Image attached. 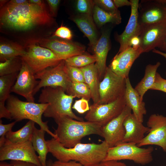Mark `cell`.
Segmentation results:
<instances>
[{
  "instance_id": "obj_17",
  "label": "cell",
  "mask_w": 166,
  "mask_h": 166,
  "mask_svg": "<svg viewBox=\"0 0 166 166\" xmlns=\"http://www.w3.org/2000/svg\"><path fill=\"white\" fill-rule=\"evenodd\" d=\"M166 32V21L142 27L139 36L140 47L143 53L148 52L161 46Z\"/></svg>"
},
{
  "instance_id": "obj_55",
  "label": "cell",
  "mask_w": 166,
  "mask_h": 166,
  "mask_svg": "<svg viewBox=\"0 0 166 166\" xmlns=\"http://www.w3.org/2000/svg\"><path fill=\"white\" fill-rule=\"evenodd\" d=\"M165 0V2H166V0Z\"/></svg>"
},
{
  "instance_id": "obj_28",
  "label": "cell",
  "mask_w": 166,
  "mask_h": 166,
  "mask_svg": "<svg viewBox=\"0 0 166 166\" xmlns=\"http://www.w3.org/2000/svg\"><path fill=\"white\" fill-rule=\"evenodd\" d=\"M35 123L34 121L29 120L24 126L15 132L11 130L8 132L6 135V140L13 143L31 140L35 127Z\"/></svg>"
},
{
  "instance_id": "obj_22",
  "label": "cell",
  "mask_w": 166,
  "mask_h": 166,
  "mask_svg": "<svg viewBox=\"0 0 166 166\" xmlns=\"http://www.w3.org/2000/svg\"><path fill=\"white\" fill-rule=\"evenodd\" d=\"M126 88L124 96L126 105L131 109L136 119L143 123L144 116L147 113L145 103L132 87L129 77L126 78Z\"/></svg>"
},
{
  "instance_id": "obj_35",
  "label": "cell",
  "mask_w": 166,
  "mask_h": 166,
  "mask_svg": "<svg viewBox=\"0 0 166 166\" xmlns=\"http://www.w3.org/2000/svg\"><path fill=\"white\" fill-rule=\"evenodd\" d=\"M95 4L93 1L78 0L76 4V8L79 14L93 15Z\"/></svg>"
},
{
  "instance_id": "obj_43",
  "label": "cell",
  "mask_w": 166,
  "mask_h": 166,
  "mask_svg": "<svg viewBox=\"0 0 166 166\" xmlns=\"http://www.w3.org/2000/svg\"><path fill=\"white\" fill-rule=\"evenodd\" d=\"M97 166H127L124 163L117 160H110L102 161Z\"/></svg>"
},
{
  "instance_id": "obj_40",
  "label": "cell",
  "mask_w": 166,
  "mask_h": 166,
  "mask_svg": "<svg viewBox=\"0 0 166 166\" xmlns=\"http://www.w3.org/2000/svg\"><path fill=\"white\" fill-rule=\"evenodd\" d=\"M88 101L85 98H81L75 101L72 108L75 109L79 113H83L89 109Z\"/></svg>"
},
{
  "instance_id": "obj_48",
  "label": "cell",
  "mask_w": 166,
  "mask_h": 166,
  "mask_svg": "<svg viewBox=\"0 0 166 166\" xmlns=\"http://www.w3.org/2000/svg\"><path fill=\"white\" fill-rule=\"evenodd\" d=\"M28 1L26 0H12L7 3L12 5H19L27 3Z\"/></svg>"
},
{
  "instance_id": "obj_34",
  "label": "cell",
  "mask_w": 166,
  "mask_h": 166,
  "mask_svg": "<svg viewBox=\"0 0 166 166\" xmlns=\"http://www.w3.org/2000/svg\"><path fill=\"white\" fill-rule=\"evenodd\" d=\"M65 69L67 75L72 82L85 83L83 73L80 68L69 66L65 64Z\"/></svg>"
},
{
  "instance_id": "obj_49",
  "label": "cell",
  "mask_w": 166,
  "mask_h": 166,
  "mask_svg": "<svg viewBox=\"0 0 166 166\" xmlns=\"http://www.w3.org/2000/svg\"><path fill=\"white\" fill-rule=\"evenodd\" d=\"M159 48L161 50L166 53V32L162 44Z\"/></svg>"
},
{
  "instance_id": "obj_54",
  "label": "cell",
  "mask_w": 166,
  "mask_h": 166,
  "mask_svg": "<svg viewBox=\"0 0 166 166\" xmlns=\"http://www.w3.org/2000/svg\"><path fill=\"white\" fill-rule=\"evenodd\" d=\"M165 75H166V72H165Z\"/></svg>"
},
{
  "instance_id": "obj_2",
  "label": "cell",
  "mask_w": 166,
  "mask_h": 166,
  "mask_svg": "<svg viewBox=\"0 0 166 166\" xmlns=\"http://www.w3.org/2000/svg\"><path fill=\"white\" fill-rule=\"evenodd\" d=\"M46 141L49 152L57 160L75 161L84 166H97L104 160L109 148L104 140L98 144L80 143L69 148L64 147L53 137Z\"/></svg>"
},
{
  "instance_id": "obj_26",
  "label": "cell",
  "mask_w": 166,
  "mask_h": 166,
  "mask_svg": "<svg viewBox=\"0 0 166 166\" xmlns=\"http://www.w3.org/2000/svg\"><path fill=\"white\" fill-rule=\"evenodd\" d=\"M160 65V63L158 61L154 65H147L145 67L144 77L134 88L142 100L144 94L153 85L157 69Z\"/></svg>"
},
{
  "instance_id": "obj_50",
  "label": "cell",
  "mask_w": 166,
  "mask_h": 166,
  "mask_svg": "<svg viewBox=\"0 0 166 166\" xmlns=\"http://www.w3.org/2000/svg\"><path fill=\"white\" fill-rule=\"evenodd\" d=\"M154 53L158 54L163 56L166 59V53L162 52L160 50H157L156 49H154L152 50Z\"/></svg>"
},
{
  "instance_id": "obj_31",
  "label": "cell",
  "mask_w": 166,
  "mask_h": 166,
  "mask_svg": "<svg viewBox=\"0 0 166 166\" xmlns=\"http://www.w3.org/2000/svg\"><path fill=\"white\" fill-rule=\"evenodd\" d=\"M21 57H16L5 60L0 62V76L19 72L22 65Z\"/></svg>"
},
{
  "instance_id": "obj_56",
  "label": "cell",
  "mask_w": 166,
  "mask_h": 166,
  "mask_svg": "<svg viewBox=\"0 0 166 166\" xmlns=\"http://www.w3.org/2000/svg\"></svg>"
},
{
  "instance_id": "obj_52",
  "label": "cell",
  "mask_w": 166,
  "mask_h": 166,
  "mask_svg": "<svg viewBox=\"0 0 166 166\" xmlns=\"http://www.w3.org/2000/svg\"><path fill=\"white\" fill-rule=\"evenodd\" d=\"M7 1V0H0V7H1V8L5 5V4Z\"/></svg>"
},
{
  "instance_id": "obj_8",
  "label": "cell",
  "mask_w": 166,
  "mask_h": 166,
  "mask_svg": "<svg viewBox=\"0 0 166 166\" xmlns=\"http://www.w3.org/2000/svg\"><path fill=\"white\" fill-rule=\"evenodd\" d=\"M126 88V78L117 75L107 67L100 83L99 99L97 104L110 103L124 96Z\"/></svg>"
},
{
  "instance_id": "obj_38",
  "label": "cell",
  "mask_w": 166,
  "mask_h": 166,
  "mask_svg": "<svg viewBox=\"0 0 166 166\" xmlns=\"http://www.w3.org/2000/svg\"><path fill=\"white\" fill-rule=\"evenodd\" d=\"M14 121L7 124H3L2 121L0 120V147L4 143L6 140V135L7 132L11 131L14 126L16 123Z\"/></svg>"
},
{
  "instance_id": "obj_51",
  "label": "cell",
  "mask_w": 166,
  "mask_h": 166,
  "mask_svg": "<svg viewBox=\"0 0 166 166\" xmlns=\"http://www.w3.org/2000/svg\"><path fill=\"white\" fill-rule=\"evenodd\" d=\"M0 166H13L10 163L9 164L7 163L1 161L0 163Z\"/></svg>"
},
{
  "instance_id": "obj_6",
  "label": "cell",
  "mask_w": 166,
  "mask_h": 166,
  "mask_svg": "<svg viewBox=\"0 0 166 166\" xmlns=\"http://www.w3.org/2000/svg\"><path fill=\"white\" fill-rule=\"evenodd\" d=\"M153 150V148L151 146L142 148L135 144L121 143L109 148L103 161L128 160L137 164L145 165L152 161Z\"/></svg>"
},
{
  "instance_id": "obj_21",
  "label": "cell",
  "mask_w": 166,
  "mask_h": 166,
  "mask_svg": "<svg viewBox=\"0 0 166 166\" xmlns=\"http://www.w3.org/2000/svg\"><path fill=\"white\" fill-rule=\"evenodd\" d=\"M110 28L104 30L93 49L96 57L95 63L98 69L100 80L103 79L107 67L106 60L110 48Z\"/></svg>"
},
{
  "instance_id": "obj_32",
  "label": "cell",
  "mask_w": 166,
  "mask_h": 166,
  "mask_svg": "<svg viewBox=\"0 0 166 166\" xmlns=\"http://www.w3.org/2000/svg\"><path fill=\"white\" fill-rule=\"evenodd\" d=\"M96 60L94 54L91 55L84 53L68 58L65 61L67 65L81 68L95 63Z\"/></svg>"
},
{
  "instance_id": "obj_9",
  "label": "cell",
  "mask_w": 166,
  "mask_h": 166,
  "mask_svg": "<svg viewBox=\"0 0 166 166\" xmlns=\"http://www.w3.org/2000/svg\"><path fill=\"white\" fill-rule=\"evenodd\" d=\"M126 106L124 96L108 104H93L90 107L85 118L87 121L102 127L119 116Z\"/></svg>"
},
{
  "instance_id": "obj_18",
  "label": "cell",
  "mask_w": 166,
  "mask_h": 166,
  "mask_svg": "<svg viewBox=\"0 0 166 166\" xmlns=\"http://www.w3.org/2000/svg\"><path fill=\"white\" fill-rule=\"evenodd\" d=\"M143 52L140 46H129L124 51L117 53L109 67L117 75L125 78L128 77L131 68L135 60Z\"/></svg>"
},
{
  "instance_id": "obj_46",
  "label": "cell",
  "mask_w": 166,
  "mask_h": 166,
  "mask_svg": "<svg viewBox=\"0 0 166 166\" xmlns=\"http://www.w3.org/2000/svg\"><path fill=\"white\" fill-rule=\"evenodd\" d=\"M140 37H135L131 40L129 46L135 47L140 46Z\"/></svg>"
},
{
  "instance_id": "obj_45",
  "label": "cell",
  "mask_w": 166,
  "mask_h": 166,
  "mask_svg": "<svg viewBox=\"0 0 166 166\" xmlns=\"http://www.w3.org/2000/svg\"><path fill=\"white\" fill-rule=\"evenodd\" d=\"M115 6L117 8L124 6H131V2L127 0H113Z\"/></svg>"
},
{
  "instance_id": "obj_37",
  "label": "cell",
  "mask_w": 166,
  "mask_h": 166,
  "mask_svg": "<svg viewBox=\"0 0 166 166\" xmlns=\"http://www.w3.org/2000/svg\"><path fill=\"white\" fill-rule=\"evenodd\" d=\"M53 36L70 41L73 37V34L69 28L61 25L56 30L53 34Z\"/></svg>"
},
{
  "instance_id": "obj_3",
  "label": "cell",
  "mask_w": 166,
  "mask_h": 166,
  "mask_svg": "<svg viewBox=\"0 0 166 166\" xmlns=\"http://www.w3.org/2000/svg\"><path fill=\"white\" fill-rule=\"evenodd\" d=\"M55 121L57 125L54 133L56 139L66 148L74 147L87 136L95 134L102 137V127L96 123L78 121L68 116L61 117Z\"/></svg>"
},
{
  "instance_id": "obj_19",
  "label": "cell",
  "mask_w": 166,
  "mask_h": 166,
  "mask_svg": "<svg viewBox=\"0 0 166 166\" xmlns=\"http://www.w3.org/2000/svg\"><path fill=\"white\" fill-rule=\"evenodd\" d=\"M130 1L131 3V13L128 23L123 33L118 35L116 37L120 44L117 53L122 52L129 46L131 39L135 37L139 36L142 30V27L138 22L139 0H130Z\"/></svg>"
},
{
  "instance_id": "obj_42",
  "label": "cell",
  "mask_w": 166,
  "mask_h": 166,
  "mask_svg": "<svg viewBox=\"0 0 166 166\" xmlns=\"http://www.w3.org/2000/svg\"><path fill=\"white\" fill-rule=\"evenodd\" d=\"M52 166H84L81 163L75 161L64 162L57 160L53 162Z\"/></svg>"
},
{
  "instance_id": "obj_1",
  "label": "cell",
  "mask_w": 166,
  "mask_h": 166,
  "mask_svg": "<svg viewBox=\"0 0 166 166\" xmlns=\"http://www.w3.org/2000/svg\"><path fill=\"white\" fill-rule=\"evenodd\" d=\"M46 8L29 2L19 5L7 3L0 10L1 23L9 29L19 31L36 26L51 25L54 22Z\"/></svg>"
},
{
  "instance_id": "obj_4",
  "label": "cell",
  "mask_w": 166,
  "mask_h": 166,
  "mask_svg": "<svg viewBox=\"0 0 166 166\" xmlns=\"http://www.w3.org/2000/svg\"><path fill=\"white\" fill-rule=\"evenodd\" d=\"M74 96L65 93L60 87H46L41 91L38 101L41 103H48L43 115L54 119L55 121L65 116L83 121L82 118L76 116L73 112L72 105Z\"/></svg>"
},
{
  "instance_id": "obj_36",
  "label": "cell",
  "mask_w": 166,
  "mask_h": 166,
  "mask_svg": "<svg viewBox=\"0 0 166 166\" xmlns=\"http://www.w3.org/2000/svg\"><path fill=\"white\" fill-rule=\"evenodd\" d=\"M93 2L95 5L107 12L115 13L119 11L115 6L113 0H95Z\"/></svg>"
},
{
  "instance_id": "obj_10",
  "label": "cell",
  "mask_w": 166,
  "mask_h": 166,
  "mask_svg": "<svg viewBox=\"0 0 166 166\" xmlns=\"http://www.w3.org/2000/svg\"><path fill=\"white\" fill-rule=\"evenodd\" d=\"M6 160L29 162L42 166L31 140L13 143L6 139L3 144L0 147V160Z\"/></svg>"
},
{
  "instance_id": "obj_15",
  "label": "cell",
  "mask_w": 166,
  "mask_h": 166,
  "mask_svg": "<svg viewBox=\"0 0 166 166\" xmlns=\"http://www.w3.org/2000/svg\"><path fill=\"white\" fill-rule=\"evenodd\" d=\"M22 68L16 80L11 88L14 92L24 97L27 101L34 102V90L39 81H37L35 74L23 61Z\"/></svg>"
},
{
  "instance_id": "obj_12",
  "label": "cell",
  "mask_w": 166,
  "mask_h": 166,
  "mask_svg": "<svg viewBox=\"0 0 166 166\" xmlns=\"http://www.w3.org/2000/svg\"><path fill=\"white\" fill-rule=\"evenodd\" d=\"M29 41L50 49L61 60L83 54L85 50L84 46L65 39L43 38Z\"/></svg>"
},
{
  "instance_id": "obj_30",
  "label": "cell",
  "mask_w": 166,
  "mask_h": 166,
  "mask_svg": "<svg viewBox=\"0 0 166 166\" xmlns=\"http://www.w3.org/2000/svg\"><path fill=\"white\" fill-rule=\"evenodd\" d=\"M26 50L20 44L14 42L1 43L0 45V60L1 62L5 60L22 56Z\"/></svg>"
},
{
  "instance_id": "obj_14",
  "label": "cell",
  "mask_w": 166,
  "mask_h": 166,
  "mask_svg": "<svg viewBox=\"0 0 166 166\" xmlns=\"http://www.w3.org/2000/svg\"><path fill=\"white\" fill-rule=\"evenodd\" d=\"M147 125L150 128L149 132L137 145H157L166 152V116L152 114L148 119Z\"/></svg>"
},
{
  "instance_id": "obj_47",
  "label": "cell",
  "mask_w": 166,
  "mask_h": 166,
  "mask_svg": "<svg viewBox=\"0 0 166 166\" xmlns=\"http://www.w3.org/2000/svg\"><path fill=\"white\" fill-rule=\"evenodd\" d=\"M29 2L36 4L41 7L43 8H46L45 6L44 2L40 0H30L28 1Z\"/></svg>"
},
{
  "instance_id": "obj_29",
  "label": "cell",
  "mask_w": 166,
  "mask_h": 166,
  "mask_svg": "<svg viewBox=\"0 0 166 166\" xmlns=\"http://www.w3.org/2000/svg\"><path fill=\"white\" fill-rule=\"evenodd\" d=\"M93 17L95 23L99 27L108 23L118 25L121 22L120 11L115 13H109L96 5L94 8Z\"/></svg>"
},
{
  "instance_id": "obj_11",
  "label": "cell",
  "mask_w": 166,
  "mask_h": 166,
  "mask_svg": "<svg viewBox=\"0 0 166 166\" xmlns=\"http://www.w3.org/2000/svg\"><path fill=\"white\" fill-rule=\"evenodd\" d=\"M65 61L62 60L56 66L49 67L35 74L39 81L34 92V95L42 87H60L68 91L72 83L65 71Z\"/></svg>"
},
{
  "instance_id": "obj_41",
  "label": "cell",
  "mask_w": 166,
  "mask_h": 166,
  "mask_svg": "<svg viewBox=\"0 0 166 166\" xmlns=\"http://www.w3.org/2000/svg\"><path fill=\"white\" fill-rule=\"evenodd\" d=\"M49 11L53 16H56L57 14L58 8L60 1L59 0H47Z\"/></svg>"
},
{
  "instance_id": "obj_20",
  "label": "cell",
  "mask_w": 166,
  "mask_h": 166,
  "mask_svg": "<svg viewBox=\"0 0 166 166\" xmlns=\"http://www.w3.org/2000/svg\"><path fill=\"white\" fill-rule=\"evenodd\" d=\"M142 123L139 121L132 113L128 116L123 122L125 134L120 144L129 143L137 145L145 137L144 134L150 130Z\"/></svg>"
},
{
  "instance_id": "obj_53",
  "label": "cell",
  "mask_w": 166,
  "mask_h": 166,
  "mask_svg": "<svg viewBox=\"0 0 166 166\" xmlns=\"http://www.w3.org/2000/svg\"><path fill=\"white\" fill-rule=\"evenodd\" d=\"M53 162L51 160H49L47 162V166H52Z\"/></svg>"
},
{
  "instance_id": "obj_16",
  "label": "cell",
  "mask_w": 166,
  "mask_h": 166,
  "mask_svg": "<svg viewBox=\"0 0 166 166\" xmlns=\"http://www.w3.org/2000/svg\"><path fill=\"white\" fill-rule=\"evenodd\" d=\"M131 111V109L126 105L119 116L102 127V137L109 148L119 144L123 140L125 133L123 122L126 117L132 113Z\"/></svg>"
},
{
  "instance_id": "obj_7",
  "label": "cell",
  "mask_w": 166,
  "mask_h": 166,
  "mask_svg": "<svg viewBox=\"0 0 166 166\" xmlns=\"http://www.w3.org/2000/svg\"><path fill=\"white\" fill-rule=\"evenodd\" d=\"M29 42L25 53L21 57L35 74L56 66L61 61L50 49Z\"/></svg>"
},
{
  "instance_id": "obj_33",
  "label": "cell",
  "mask_w": 166,
  "mask_h": 166,
  "mask_svg": "<svg viewBox=\"0 0 166 166\" xmlns=\"http://www.w3.org/2000/svg\"><path fill=\"white\" fill-rule=\"evenodd\" d=\"M67 94L76 98H84L88 101L91 98L90 89L85 82H72Z\"/></svg>"
},
{
  "instance_id": "obj_5",
  "label": "cell",
  "mask_w": 166,
  "mask_h": 166,
  "mask_svg": "<svg viewBox=\"0 0 166 166\" xmlns=\"http://www.w3.org/2000/svg\"><path fill=\"white\" fill-rule=\"evenodd\" d=\"M48 105V103L22 101L10 95L6 101V106L10 113V120L14 119L17 122L25 119L32 121L38 124L40 128L57 139L56 134L49 130L48 121L43 122L42 120V116Z\"/></svg>"
},
{
  "instance_id": "obj_23",
  "label": "cell",
  "mask_w": 166,
  "mask_h": 166,
  "mask_svg": "<svg viewBox=\"0 0 166 166\" xmlns=\"http://www.w3.org/2000/svg\"><path fill=\"white\" fill-rule=\"evenodd\" d=\"M70 18L88 38L90 45L93 49L99 38L92 15L79 14Z\"/></svg>"
},
{
  "instance_id": "obj_13",
  "label": "cell",
  "mask_w": 166,
  "mask_h": 166,
  "mask_svg": "<svg viewBox=\"0 0 166 166\" xmlns=\"http://www.w3.org/2000/svg\"><path fill=\"white\" fill-rule=\"evenodd\" d=\"M166 21L165 0H141L139 3L138 22L142 27Z\"/></svg>"
},
{
  "instance_id": "obj_27",
  "label": "cell",
  "mask_w": 166,
  "mask_h": 166,
  "mask_svg": "<svg viewBox=\"0 0 166 166\" xmlns=\"http://www.w3.org/2000/svg\"><path fill=\"white\" fill-rule=\"evenodd\" d=\"M46 132L35 127L31 140L32 146L35 151L38 154V157L42 166H47L46 156L49 152L46 140L45 139Z\"/></svg>"
},
{
  "instance_id": "obj_44",
  "label": "cell",
  "mask_w": 166,
  "mask_h": 166,
  "mask_svg": "<svg viewBox=\"0 0 166 166\" xmlns=\"http://www.w3.org/2000/svg\"><path fill=\"white\" fill-rule=\"evenodd\" d=\"M10 163L13 166H38L32 163L20 161L12 160Z\"/></svg>"
},
{
  "instance_id": "obj_25",
  "label": "cell",
  "mask_w": 166,
  "mask_h": 166,
  "mask_svg": "<svg viewBox=\"0 0 166 166\" xmlns=\"http://www.w3.org/2000/svg\"><path fill=\"white\" fill-rule=\"evenodd\" d=\"M83 73L85 83L88 86L94 104L99 101V86L100 83L98 70L95 63L80 68Z\"/></svg>"
},
{
  "instance_id": "obj_39",
  "label": "cell",
  "mask_w": 166,
  "mask_h": 166,
  "mask_svg": "<svg viewBox=\"0 0 166 166\" xmlns=\"http://www.w3.org/2000/svg\"><path fill=\"white\" fill-rule=\"evenodd\" d=\"M150 90L161 91L166 93V79L157 72L155 82Z\"/></svg>"
},
{
  "instance_id": "obj_24",
  "label": "cell",
  "mask_w": 166,
  "mask_h": 166,
  "mask_svg": "<svg viewBox=\"0 0 166 166\" xmlns=\"http://www.w3.org/2000/svg\"><path fill=\"white\" fill-rule=\"evenodd\" d=\"M19 72L0 77V118L10 119V113L5 102L10 96L12 87L16 81Z\"/></svg>"
}]
</instances>
